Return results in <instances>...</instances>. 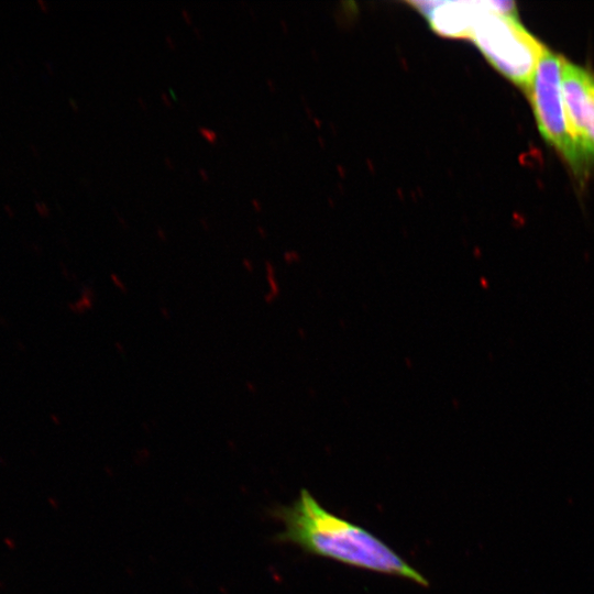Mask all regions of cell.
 I'll use <instances>...</instances> for the list:
<instances>
[{"label": "cell", "mask_w": 594, "mask_h": 594, "mask_svg": "<svg viewBox=\"0 0 594 594\" xmlns=\"http://www.w3.org/2000/svg\"><path fill=\"white\" fill-rule=\"evenodd\" d=\"M275 514L284 526L277 536L280 541L315 556L428 586V580L385 542L329 513L306 488L292 505L278 507Z\"/></svg>", "instance_id": "cell-1"}, {"label": "cell", "mask_w": 594, "mask_h": 594, "mask_svg": "<svg viewBox=\"0 0 594 594\" xmlns=\"http://www.w3.org/2000/svg\"><path fill=\"white\" fill-rule=\"evenodd\" d=\"M469 38L496 70L525 89L547 51L515 18L510 1H486Z\"/></svg>", "instance_id": "cell-2"}, {"label": "cell", "mask_w": 594, "mask_h": 594, "mask_svg": "<svg viewBox=\"0 0 594 594\" xmlns=\"http://www.w3.org/2000/svg\"><path fill=\"white\" fill-rule=\"evenodd\" d=\"M562 61L563 57L547 50L526 90L541 135L582 177L592 163L578 146L569 128L561 87Z\"/></svg>", "instance_id": "cell-3"}, {"label": "cell", "mask_w": 594, "mask_h": 594, "mask_svg": "<svg viewBox=\"0 0 594 594\" xmlns=\"http://www.w3.org/2000/svg\"><path fill=\"white\" fill-rule=\"evenodd\" d=\"M486 1H410L407 2L438 35L469 38L472 26Z\"/></svg>", "instance_id": "cell-4"}, {"label": "cell", "mask_w": 594, "mask_h": 594, "mask_svg": "<svg viewBox=\"0 0 594 594\" xmlns=\"http://www.w3.org/2000/svg\"><path fill=\"white\" fill-rule=\"evenodd\" d=\"M592 76L586 69L563 58L561 87L569 128L578 146L591 163L594 162V155L586 138L584 110Z\"/></svg>", "instance_id": "cell-5"}, {"label": "cell", "mask_w": 594, "mask_h": 594, "mask_svg": "<svg viewBox=\"0 0 594 594\" xmlns=\"http://www.w3.org/2000/svg\"><path fill=\"white\" fill-rule=\"evenodd\" d=\"M585 132L591 152L594 155V75L588 85L584 110Z\"/></svg>", "instance_id": "cell-6"}, {"label": "cell", "mask_w": 594, "mask_h": 594, "mask_svg": "<svg viewBox=\"0 0 594 594\" xmlns=\"http://www.w3.org/2000/svg\"><path fill=\"white\" fill-rule=\"evenodd\" d=\"M198 133L210 144L217 143L218 134L215 130L207 127H198Z\"/></svg>", "instance_id": "cell-7"}, {"label": "cell", "mask_w": 594, "mask_h": 594, "mask_svg": "<svg viewBox=\"0 0 594 594\" xmlns=\"http://www.w3.org/2000/svg\"><path fill=\"white\" fill-rule=\"evenodd\" d=\"M180 14L187 24H193L191 13L186 8L180 9Z\"/></svg>", "instance_id": "cell-8"}, {"label": "cell", "mask_w": 594, "mask_h": 594, "mask_svg": "<svg viewBox=\"0 0 594 594\" xmlns=\"http://www.w3.org/2000/svg\"><path fill=\"white\" fill-rule=\"evenodd\" d=\"M161 99L167 107L173 106L172 97L169 95H167L166 92L161 91Z\"/></svg>", "instance_id": "cell-9"}, {"label": "cell", "mask_w": 594, "mask_h": 594, "mask_svg": "<svg viewBox=\"0 0 594 594\" xmlns=\"http://www.w3.org/2000/svg\"><path fill=\"white\" fill-rule=\"evenodd\" d=\"M165 42L172 50L176 48V41L170 34L165 35Z\"/></svg>", "instance_id": "cell-10"}, {"label": "cell", "mask_w": 594, "mask_h": 594, "mask_svg": "<svg viewBox=\"0 0 594 594\" xmlns=\"http://www.w3.org/2000/svg\"><path fill=\"white\" fill-rule=\"evenodd\" d=\"M198 174H199V176L201 177L202 180H205V182L209 180V173H208V170L206 168L199 167L198 168Z\"/></svg>", "instance_id": "cell-11"}, {"label": "cell", "mask_w": 594, "mask_h": 594, "mask_svg": "<svg viewBox=\"0 0 594 594\" xmlns=\"http://www.w3.org/2000/svg\"><path fill=\"white\" fill-rule=\"evenodd\" d=\"M36 208H37L38 212H41V213L47 215L48 211H50L48 208L46 207V205L44 202H42V201L36 202Z\"/></svg>", "instance_id": "cell-12"}, {"label": "cell", "mask_w": 594, "mask_h": 594, "mask_svg": "<svg viewBox=\"0 0 594 594\" xmlns=\"http://www.w3.org/2000/svg\"><path fill=\"white\" fill-rule=\"evenodd\" d=\"M164 164L170 169H173L175 166L173 160L169 156L164 157Z\"/></svg>", "instance_id": "cell-13"}, {"label": "cell", "mask_w": 594, "mask_h": 594, "mask_svg": "<svg viewBox=\"0 0 594 594\" xmlns=\"http://www.w3.org/2000/svg\"><path fill=\"white\" fill-rule=\"evenodd\" d=\"M37 4L41 7V9L43 11H48L50 10V6L47 2H45L44 0H37Z\"/></svg>", "instance_id": "cell-14"}, {"label": "cell", "mask_w": 594, "mask_h": 594, "mask_svg": "<svg viewBox=\"0 0 594 594\" xmlns=\"http://www.w3.org/2000/svg\"><path fill=\"white\" fill-rule=\"evenodd\" d=\"M136 101L139 102V105H140L143 109H146L147 103H146L145 99H144L142 96H138V97H136Z\"/></svg>", "instance_id": "cell-15"}, {"label": "cell", "mask_w": 594, "mask_h": 594, "mask_svg": "<svg viewBox=\"0 0 594 594\" xmlns=\"http://www.w3.org/2000/svg\"><path fill=\"white\" fill-rule=\"evenodd\" d=\"M68 101H69L72 108H73L75 111H78V110H79L78 102H77L74 98L70 97V98L68 99Z\"/></svg>", "instance_id": "cell-16"}, {"label": "cell", "mask_w": 594, "mask_h": 594, "mask_svg": "<svg viewBox=\"0 0 594 594\" xmlns=\"http://www.w3.org/2000/svg\"><path fill=\"white\" fill-rule=\"evenodd\" d=\"M193 31H194V33L196 34L197 37H199V38L202 37V32H201V29L199 26H193Z\"/></svg>", "instance_id": "cell-17"}, {"label": "cell", "mask_w": 594, "mask_h": 594, "mask_svg": "<svg viewBox=\"0 0 594 594\" xmlns=\"http://www.w3.org/2000/svg\"><path fill=\"white\" fill-rule=\"evenodd\" d=\"M252 205L254 206L255 209L260 208V202L256 199H252Z\"/></svg>", "instance_id": "cell-18"}, {"label": "cell", "mask_w": 594, "mask_h": 594, "mask_svg": "<svg viewBox=\"0 0 594 594\" xmlns=\"http://www.w3.org/2000/svg\"><path fill=\"white\" fill-rule=\"evenodd\" d=\"M169 96H172V98H175V94L172 88H169Z\"/></svg>", "instance_id": "cell-19"}]
</instances>
